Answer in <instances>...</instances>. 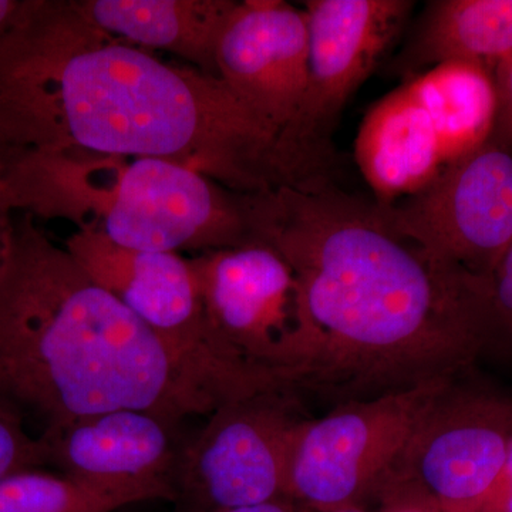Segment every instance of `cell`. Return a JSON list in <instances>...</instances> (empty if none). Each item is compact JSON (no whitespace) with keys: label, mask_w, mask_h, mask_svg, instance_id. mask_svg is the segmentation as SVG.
<instances>
[{"label":"cell","mask_w":512,"mask_h":512,"mask_svg":"<svg viewBox=\"0 0 512 512\" xmlns=\"http://www.w3.org/2000/svg\"><path fill=\"white\" fill-rule=\"evenodd\" d=\"M252 241L284 256L316 339L306 389L343 402L457 380L505 339L490 278L399 227L328 174L249 195Z\"/></svg>","instance_id":"cell-1"},{"label":"cell","mask_w":512,"mask_h":512,"mask_svg":"<svg viewBox=\"0 0 512 512\" xmlns=\"http://www.w3.org/2000/svg\"><path fill=\"white\" fill-rule=\"evenodd\" d=\"M163 158L242 194L285 183L279 134L221 79L109 35L76 0H25L0 39V154Z\"/></svg>","instance_id":"cell-2"},{"label":"cell","mask_w":512,"mask_h":512,"mask_svg":"<svg viewBox=\"0 0 512 512\" xmlns=\"http://www.w3.org/2000/svg\"><path fill=\"white\" fill-rule=\"evenodd\" d=\"M33 220L15 215L0 262V404L43 433L119 409L208 416L143 320Z\"/></svg>","instance_id":"cell-3"},{"label":"cell","mask_w":512,"mask_h":512,"mask_svg":"<svg viewBox=\"0 0 512 512\" xmlns=\"http://www.w3.org/2000/svg\"><path fill=\"white\" fill-rule=\"evenodd\" d=\"M16 212L66 220L141 251H221L252 242L249 194L163 158L73 150L6 154Z\"/></svg>","instance_id":"cell-4"},{"label":"cell","mask_w":512,"mask_h":512,"mask_svg":"<svg viewBox=\"0 0 512 512\" xmlns=\"http://www.w3.org/2000/svg\"><path fill=\"white\" fill-rule=\"evenodd\" d=\"M66 249L97 284L113 293L160 340L208 416L215 410L291 387L255 369L218 335L202 302L190 258L121 247L103 235L76 231Z\"/></svg>","instance_id":"cell-5"},{"label":"cell","mask_w":512,"mask_h":512,"mask_svg":"<svg viewBox=\"0 0 512 512\" xmlns=\"http://www.w3.org/2000/svg\"><path fill=\"white\" fill-rule=\"evenodd\" d=\"M457 380L346 400L293 434L286 495L306 510L365 508L397 470L431 400Z\"/></svg>","instance_id":"cell-6"},{"label":"cell","mask_w":512,"mask_h":512,"mask_svg":"<svg viewBox=\"0 0 512 512\" xmlns=\"http://www.w3.org/2000/svg\"><path fill=\"white\" fill-rule=\"evenodd\" d=\"M208 318L222 340L255 369L306 389L316 339L301 286L284 256L252 241L190 258Z\"/></svg>","instance_id":"cell-7"},{"label":"cell","mask_w":512,"mask_h":512,"mask_svg":"<svg viewBox=\"0 0 512 512\" xmlns=\"http://www.w3.org/2000/svg\"><path fill=\"white\" fill-rule=\"evenodd\" d=\"M409 0H309V86L301 114L279 138L288 181L328 173L340 111L402 32Z\"/></svg>","instance_id":"cell-8"},{"label":"cell","mask_w":512,"mask_h":512,"mask_svg":"<svg viewBox=\"0 0 512 512\" xmlns=\"http://www.w3.org/2000/svg\"><path fill=\"white\" fill-rule=\"evenodd\" d=\"M293 392L225 404L178 453L173 483L192 511L225 510L288 497L293 434L303 420Z\"/></svg>","instance_id":"cell-9"},{"label":"cell","mask_w":512,"mask_h":512,"mask_svg":"<svg viewBox=\"0 0 512 512\" xmlns=\"http://www.w3.org/2000/svg\"><path fill=\"white\" fill-rule=\"evenodd\" d=\"M386 207L431 252L490 278L512 244V143L494 130L426 188Z\"/></svg>","instance_id":"cell-10"},{"label":"cell","mask_w":512,"mask_h":512,"mask_svg":"<svg viewBox=\"0 0 512 512\" xmlns=\"http://www.w3.org/2000/svg\"><path fill=\"white\" fill-rule=\"evenodd\" d=\"M512 437V400L448 384L427 407L396 473L444 512H481L493 495Z\"/></svg>","instance_id":"cell-11"},{"label":"cell","mask_w":512,"mask_h":512,"mask_svg":"<svg viewBox=\"0 0 512 512\" xmlns=\"http://www.w3.org/2000/svg\"><path fill=\"white\" fill-rule=\"evenodd\" d=\"M217 74L279 138L301 114L309 86L305 10L284 0L238 2L217 47Z\"/></svg>","instance_id":"cell-12"},{"label":"cell","mask_w":512,"mask_h":512,"mask_svg":"<svg viewBox=\"0 0 512 512\" xmlns=\"http://www.w3.org/2000/svg\"><path fill=\"white\" fill-rule=\"evenodd\" d=\"M173 424L157 414L119 409L74 421L40 436L47 463L60 473L104 487L136 488L154 498L177 497L178 451Z\"/></svg>","instance_id":"cell-13"},{"label":"cell","mask_w":512,"mask_h":512,"mask_svg":"<svg viewBox=\"0 0 512 512\" xmlns=\"http://www.w3.org/2000/svg\"><path fill=\"white\" fill-rule=\"evenodd\" d=\"M355 158L373 198L384 205L412 197L446 168L436 128L409 83L367 111Z\"/></svg>","instance_id":"cell-14"},{"label":"cell","mask_w":512,"mask_h":512,"mask_svg":"<svg viewBox=\"0 0 512 512\" xmlns=\"http://www.w3.org/2000/svg\"><path fill=\"white\" fill-rule=\"evenodd\" d=\"M87 19L109 35L148 52L180 57L218 77L217 47L237 0H76ZM220 79V77H218Z\"/></svg>","instance_id":"cell-15"},{"label":"cell","mask_w":512,"mask_h":512,"mask_svg":"<svg viewBox=\"0 0 512 512\" xmlns=\"http://www.w3.org/2000/svg\"><path fill=\"white\" fill-rule=\"evenodd\" d=\"M511 55L512 0H439L427 6L397 64L413 77L447 62L481 64L494 73Z\"/></svg>","instance_id":"cell-16"},{"label":"cell","mask_w":512,"mask_h":512,"mask_svg":"<svg viewBox=\"0 0 512 512\" xmlns=\"http://www.w3.org/2000/svg\"><path fill=\"white\" fill-rule=\"evenodd\" d=\"M436 128L446 167L493 134L498 97L494 73L481 64L447 62L407 82Z\"/></svg>","instance_id":"cell-17"},{"label":"cell","mask_w":512,"mask_h":512,"mask_svg":"<svg viewBox=\"0 0 512 512\" xmlns=\"http://www.w3.org/2000/svg\"><path fill=\"white\" fill-rule=\"evenodd\" d=\"M146 500L156 498L136 488L104 487L39 468L0 480V512H111Z\"/></svg>","instance_id":"cell-18"},{"label":"cell","mask_w":512,"mask_h":512,"mask_svg":"<svg viewBox=\"0 0 512 512\" xmlns=\"http://www.w3.org/2000/svg\"><path fill=\"white\" fill-rule=\"evenodd\" d=\"M45 444L30 436L19 414L0 404V480L47 466Z\"/></svg>","instance_id":"cell-19"},{"label":"cell","mask_w":512,"mask_h":512,"mask_svg":"<svg viewBox=\"0 0 512 512\" xmlns=\"http://www.w3.org/2000/svg\"><path fill=\"white\" fill-rule=\"evenodd\" d=\"M375 512H444L414 481L394 473L376 495Z\"/></svg>","instance_id":"cell-20"},{"label":"cell","mask_w":512,"mask_h":512,"mask_svg":"<svg viewBox=\"0 0 512 512\" xmlns=\"http://www.w3.org/2000/svg\"><path fill=\"white\" fill-rule=\"evenodd\" d=\"M490 284L498 323L504 338L512 342V244L495 266Z\"/></svg>","instance_id":"cell-21"},{"label":"cell","mask_w":512,"mask_h":512,"mask_svg":"<svg viewBox=\"0 0 512 512\" xmlns=\"http://www.w3.org/2000/svg\"><path fill=\"white\" fill-rule=\"evenodd\" d=\"M498 114L494 130L512 143V55L494 69Z\"/></svg>","instance_id":"cell-22"},{"label":"cell","mask_w":512,"mask_h":512,"mask_svg":"<svg viewBox=\"0 0 512 512\" xmlns=\"http://www.w3.org/2000/svg\"><path fill=\"white\" fill-rule=\"evenodd\" d=\"M481 512H512V437L507 461L493 495Z\"/></svg>","instance_id":"cell-23"},{"label":"cell","mask_w":512,"mask_h":512,"mask_svg":"<svg viewBox=\"0 0 512 512\" xmlns=\"http://www.w3.org/2000/svg\"><path fill=\"white\" fill-rule=\"evenodd\" d=\"M16 214L18 212L13 208L5 183V164H3V158L0 157V262L5 254L10 225H12Z\"/></svg>","instance_id":"cell-24"},{"label":"cell","mask_w":512,"mask_h":512,"mask_svg":"<svg viewBox=\"0 0 512 512\" xmlns=\"http://www.w3.org/2000/svg\"><path fill=\"white\" fill-rule=\"evenodd\" d=\"M191 512H308L302 505L295 503L292 498L282 497L266 503L245 505V507L225 508V510L214 511H191Z\"/></svg>","instance_id":"cell-25"},{"label":"cell","mask_w":512,"mask_h":512,"mask_svg":"<svg viewBox=\"0 0 512 512\" xmlns=\"http://www.w3.org/2000/svg\"><path fill=\"white\" fill-rule=\"evenodd\" d=\"M25 0H0V39L9 32Z\"/></svg>","instance_id":"cell-26"},{"label":"cell","mask_w":512,"mask_h":512,"mask_svg":"<svg viewBox=\"0 0 512 512\" xmlns=\"http://www.w3.org/2000/svg\"><path fill=\"white\" fill-rule=\"evenodd\" d=\"M308 512H313V511H309ZM335 512H370V511H367L366 508H352V510H343V511H335Z\"/></svg>","instance_id":"cell-27"}]
</instances>
